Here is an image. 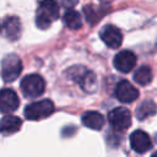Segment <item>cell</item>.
Returning a JSON list of instances; mask_svg holds the SVG:
<instances>
[{"instance_id":"obj_1","label":"cell","mask_w":157,"mask_h":157,"mask_svg":"<svg viewBox=\"0 0 157 157\" xmlns=\"http://www.w3.org/2000/svg\"><path fill=\"white\" fill-rule=\"evenodd\" d=\"M59 17V5L55 0H42L36 12V25L40 29H47Z\"/></svg>"},{"instance_id":"obj_2","label":"cell","mask_w":157,"mask_h":157,"mask_svg":"<svg viewBox=\"0 0 157 157\" xmlns=\"http://www.w3.org/2000/svg\"><path fill=\"white\" fill-rule=\"evenodd\" d=\"M67 75L71 80L77 82L82 87L83 91L93 92L96 90L97 78H96V75L91 70L83 66H72L67 70Z\"/></svg>"},{"instance_id":"obj_3","label":"cell","mask_w":157,"mask_h":157,"mask_svg":"<svg viewBox=\"0 0 157 157\" xmlns=\"http://www.w3.org/2000/svg\"><path fill=\"white\" fill-rule=\"evenodd\" d=\"M20 87H21V91L25 97L36 98V97H39L40 94H43V92L45 90V82L40 75L31 74L22 78Z\"/></svg>"},{"instance_id":"obj_4","label":"cell","mask_w":157,"mask_h":157,"mask_svg":"<svg viewBox=\"0 0 157 157\" xmlns=\"http://www.w3.org/2000/svg\"><path fill=\"white\" fill-rule=\"evenodd\" d=\"M54 112V104L50 99H42L29 103L25 108V117L28 120H40Z\"/></svg>"},{"instance_id":"obj_5","label":"cell","mask_w":157,"mask_h":157,"mask_svg":"<svg viewBox=\"0 0 157 157\" xmlns=\"http://www.w3.org/2000/svg\"><path fill=\"white\" fill-rule=\"evenodd\" d=\"M22 71L21 59L15 54H9L2 59L1 63V75L5 82L15 81Z\"/></svg>"},{"instance_id":"obj_6","label":"cell","mask_w":157,"mask_h":157,"mask_svg":"<svg viewBox=\"0 0 157 157\" xmlns=\"http://www.w3.org/2000/svg\"><path fill=\"white\" fill-rule=\"evenodd\" d=\"M108 121L115 130H125L131 125V113L128 108L118 107L108 113Z\"/></svg>"},{"instance_id":"obj_7","label":"cell","mask_w":157,"mask_h":157,"mask_svg":"<svg viewBox=\"0 0 157 157\" xmlns=\"http://www.w3.org/2000/svg\"><path fill=\"white\" fill-rule=\"evenodd\" d=\"M99 37L103 40V43L112 49H118L123 42V34L120 29L113 25L104 26L99 32Z\"/></svg>"},{"instance_id":"obj_8","label":"cell","mask_w":157,"mask_h":157,"mask_svg":"<svg viewBox=\"0 0 157 157\" xmlns=\"http://www.w3.org/2000/svg\"><path fill=\"white\" fill-rule=\"evenodd\" d=\"M113 64L118 71L128 74L136 65V55L130 50H121L114 56Z\"/></svg>"},{"instance_id":"obj_9","label":"cell","mask_w":157,"mask_h":157,"mask_svg":"<svg viewBox=\"0 0 157 157\" xmlns=\"http://www.w3.org/2000/svg\"><path fill=\"white\" fill-rule=\"evenodd\" d=\"M130 145L135 152L145 153L152 147V141L148 134L144 130H135L130 135Z\"/></svg>"},{"instance_id":"obj_10","label":"cell","mask_w":157,"mask_h":157,"mask_svg":"<svg viewBox=\"0 0 157 157\" xmlns=\"http://www.w3.org/2000/svg\"><path fill=\"white\" fill-rule=\"evenodd\" d=\"M115 97L123 103H131L139 97V91L129 81H120L115 87Z\"/></svg>"},{"instance_id":"obj_11","label":"cell","mask_w":157,"mask_h":157,"mask_svg":"<svg viewBox=\"0 0 157 157\" xmlns=\"http://www.w3.org/2000/svg\"><path fill=\"white\" fill-rule=\"evenodd\" d=\"M20 99L16 92L11 88H4L0 93V108L4 114L12 113L18 108Z\"/></svg>"},{"instance_id":"obj_12","label":"cell","mask_w":157,"mask_h":157,"mask_svg":"<svg viewBox=\"0 0 157 157\" xmlns=\"http://www.w3.org/2000/svg\"><path fill=\"white\" fill-rule=\"evenodd\" d=\"M4 36L10 40H16L21 34V22L17 17L10 16L6 17L2 22Z\"/></svg>"},{"instance_id":"obj_13","label":"cell","mask_w":157,"mask_h":157,"mask_svg":"<svg viewBox=\"0 0 157 157\" xmlns=\"http://www.w3.org/2000/svg\"><path fill=\"white\" fill-rule=\"evenodd\" d=\"M82 124L90 129H93V130H101L104 125V118L101 113L98 112H94V110H90V112H86L83 115H82Z\"/></svg>"},{"instance_id":"obj_14","label":"cell","mask_w":157,"mask_h":157,"mask_svg":"<svg viewBox=\"0 0 157 157\" xmlns=\"http://www.w3.org/2000/svg\"><path fill=\"white\" fill-rule=\"evenodd\" d=\"M22 120L16 115H5L1 119V132L4 135H10L21 129Z\"/></svg>"},{"instance_id":"obj_15","label":"cell","mask_w":157,"mask_h":157,"mask_svg":"<svg viewBox=\"0 0 157 157\" xmlns=\"http://www.w3.org/2000/svg\"><path fill=\"white\" fill-rule=\"evenodd\" d=\"M157 113V105L153 101H144L136 109V117L139 120H145Z\"/></svg>"},{"instance_id":"obj_16","label":"cell","mask_w":157,"mask_h":157,"mask_svg":"<svg viewBox=\"0 0 157 157\" xmlns=\"http://www.w3.org/2000/svg\"><path fill=\"white\" fill-rule=\"evenodd\" d=\"M134 80H135V82H137L141 86L148 85L152 81V71H151V69L148 66H146V65L140 66L134 74Z\"/></svg>"},{"instance_id":"obj_17","label":"cell","mask_w":157,"mask_h":157,"mask_svg":"<svg viewBox=\"0 0 157 157\" xmlns=\"http://www.w3.org/2000/svg\"><path fill=\"white\" fill-rule=\"evenodd\" d=\"M64 23L70 29H78L82 26V20H81V16H80V13L77 11L67 10L64 13Z\"/></svg>"},{"instance_id":"obj_18","label":"cell","mask_w":157,"mask_h":157,"mask_svg":"<svg viewBox=\"0 0 157 157\" xmlns=\"http://www.w3.org/2000/svg\"><path fill=\"white\" fill-rule=\"evenodd\" d=\"M60 2H61V5L63 6H65V7H72V6H75L76 4H77V0H60Z\"/></svg>"},{"instance_id":"obj_19","label":"cell","mask_w":157,"mask_h":157,"mask_svg":"<svg viewBox=\"0 0 157 157\" xmlns=\"http://www.w3.org/2000/svg\"><path fill=\"white\" fill-rule=\"evenodd\" d=\"M102 4H108V2H112L113 0H99Z\"/></svg>"},{"instance_id":"obj_20","label":"cell","mask_w":157,"mask_h":157,"mask_svg":"<svg viewBox=\"0 0 157 157\" xmlns=\"http://www.w3.org/2000/svg\"><path fill=\"white\" fill-rule=\"evenodd\" d=\"M151 157H157V152H155V153H153V155H152Z\"/></svg>"}]
</instances>
